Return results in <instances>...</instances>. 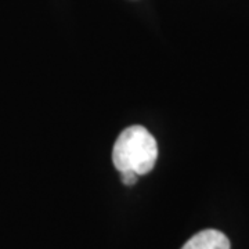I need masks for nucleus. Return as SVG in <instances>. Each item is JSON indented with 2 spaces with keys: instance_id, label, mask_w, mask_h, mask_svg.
<instances>
[{
  "instance_id": "7ed1b4c3",
  "label": "nucleus",
  "mask_w": 249,
  "mask_h": 249,
  "mask_svg": "<svg viewBox=\"0 0 249 249\" xmlns=\"http://www.w3.org/2000/svg\"><path fill=\"white\" fill-rule=\"evenodd\" d=\"M119 173H121V178L124 186H134L137 183L139 176L133 172H119Z\"/></svg>"
},
{
  "instance_id": "f257e3e1",
  "label": "nucleus",
  "mask_w": 249,
  "mask_h": 249,
  "mask_svg": "<svg viewBox=\"0 0 249 249\" xmlns=\"http://www.w3.org/2000/svg\"><path fill=\"white\" fill-rule=\"evenodd\" d=\"M158 158L157 140L145 127H126L112 148V162L119 172H133L137 176L150 173Z\"/></svg>"
},
{
  "instance_id": "f03ea898",
  "label": "nucleus",
  "mask_w": 249,
  "mask_h": 249,
  "mask_svg": "<svg viewBox=\"0 0 249 249\" xmlns=\"http://www.w3.org/2000/svg\"><path fill=\"white\" fill-rule=\"evenodd\" d=\"M181 249H230V241L222 231L208 229L193 235Z\"/></svg>"
}]
</instances>
